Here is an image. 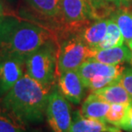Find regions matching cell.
Listing matches in <instances>:
<instances>
[{"mask_svg":"<svg viewBox=\"0 0 132 132\" xmlns=\"http://www.w3.org/2000/svg\"><path fill=\"white\" fill-rule=\"evenodd\" d=\"M51 39L55 33L46 27L15 16L0 17V59L8 56L26 58Z\"/></svg>","mask_w":132,"mask_h":132,"instance_id":"1","label":"cell"},{"mask_svg":"<svg viewBox=\"0 0 132 132\" xmlns=\"http://www.w3.org/2000/svg\"><path fill=\"white\" fill-rule=\"evenodd\" d=\"M50 89L27 73L2 98L5 113L21 123H38L46 116Z\"/></svg>","mask_w":132,"mask_h":132,"instance_id":"2","label":"cell"},{"mask_svg":"<svg viewBox=\"0 0 132 132\" xmlns=\"http://www.w3.org/2000/svg\"><path fill=\"white\" fill-rule=\"evenodd\" d=\"M57 40L51 39L26 58L25 70L27 75L51 90L57 73Z\"/></svg>","mask_w":132,"mask_h":132,"instance_id":"3","label":"cell"},{"mask_svg":"<svg viewBox=\"0 0 132 132\" xmlns=\"http://www.w3.org/2000/svg\"><path fill=\"white\" fill-rule=\"evenodd\" d=\"M63 28L61 36L78 34L84 27L100 19L89 0H61Z\"/></svg>","mask_w":132,"mask_h":132,"instance_id":"4","label":"cell"},{"mask_svg":"<svg viewBox=\"0 0 132 132\" xmlns=\"http://www.w3.org/2000/svg\"><path fill=\"white\" fill-rule=\"evenodd\" d=\"M95 50L89 48L77 34L63 38L59 44L57 73L77 70L86 60L92 58Z\"/></svg>","mask_w":132,"mask_h":132,"instance_id":"5","label":"cell"},{"mask_svg":"<svg viewBox=\"0 0 132 132\" xmlns=\"http://www.w3.org/2000/svg\"><path fill=\"white\" fill-rule=\"evenodd\" d=\"M72 109L60 90L50 92L46 108V119L53 132H69L72 122Z\"/></svg>","mask_w":132,"mask_h":132,"instance_id":"6","label":"cell"},{"mask_svg":"<svg viewBox=\"0 0 132 132\" xmlns=\"http://www.w3.org/2000/svg\"><path fill=\"white\" fill-rule=\"evenodd\" d=\"M25 60L16 56L0 59V96L3 98L23 77Z\"/></svg>","mask_w":132,"mask_h":132,"instance_id":"7","label":"cell"},{"mask_svg":"<svg viewBox=\"0 0 132 132\" xmlns=\"http://www.w3.org/2000/svg\"><path fill=\"white\" fill-rule=\"evenodd\" d=\"M38 18L56 25L61 33L63 28L61 0H24ZM60 33V34H61Z\"/></svg>","mask_w":132,"mask_h":132,"instance_id":"8","label":"cell"},{"mask_svg":"<svg viewBox=\"0 0 132 132\" xmlns=\"http://www.w3.org/2000/svg\"><path fill=\"white\" fill-rule=\"evenodd\" d=\"M86 86L77 70L63 72L58 76V89L70 102L78 105L82 102Z\"/></svg>","mask_w":132,"mask_h":132,"instance_id":"9","label":"cell"},{"mask_svg":"<svg viewBox=\"0 0 132 132\" xmlns=\"http://www.w3.org/2000/svg\"><path fill=\"white\" fill-rule=\"evenodd\" d=\"M123 69L125 67L121 65H108L95 61L93 58H89L81 64L77 69V72L83 83L87 86L89 80L95 76L102 75L118 79L122 74Z\"/></svg>","mask_w":132,"mask_h":132,"instance_id":"10","label":"cell"},{"mask_svg":"<svg viewBox=\"0 0 132 132\" xmlns=\"http://www.w3.org/2000/svg\"><path fill=\"white\" fill-rule=\"evenodd\" d=\"M69 132H120L119 127L109 126L102 120L83 117L79 112H76Z\"/></svg>","mask_w":132,"mask_h":132,"instance_id":"11","label":"cell"},{"mask_svg":"<svg viewBox=\"0 0 132 132\" xmlns=\"http://www.w3.org/2000/svg\"><path fill=\"white\" fill-rule=\"evenodd\" d=\"M108 24V19H98L84 27L77 35L79 36L89 48L96 50L106 34Z\"/></svg>","mask_w":132,"mask_h":132,"instance_id":"12","label":"cell"},{"mask_svg":"<svg viewBox=\"0 0 132 132\" xmlns=\"http://www.w3.org/2000/svg\"><path fill=\"white\" fill-rule=\"evenodd\" d=\"M92 58L108 65H121L125 62H130V50L125 44L113 48L96 50H95V54Z\"/></svg>","mask_w":132,"mask_h":132,"instance_id":"13","label":"cell"},{"mask_svg":"<svg viewBox=\"0 0 132 132\" xmlns=\"http://www.w3.org/2000/svg\"><path fill=\"white\" fill-rule=\"evenodd\" d=\"M110 105L111 104L92 92L83 102L79 113L85 118L106 122V115L109 110Z\"/></svg>","mask_w":132,"mask_h":132,"instance_id":"14","label":"cell"},{"mask_svg":"<svg viewBox=\"0 0 132 132\" xmlns=\"http://www.w3.org/2000/svg\"><path fill=\"white\" fill-rule=\"evenodd\" d=\"M102 100L109 104H129L131 103V99L128 92L119 83V79L114 81L109 85L102 89L92 91Z\"/></svg>","mask_w":132,"mask_h":132,"instance_id":"15","label":"cell"},{"mask_svg":"<svg viewBox=\"0 0 132 132\" xmlns=\"http://www.w3.org/2000/svg\"><path fill=\"white\" fill-rule=\"evenodd\" d=\"M111 19H113L119 27L125 43L128 45L132 41V11L125 8H119L111 14Z\"/></svg>","mask_w":132,"mask_h":132,"instance_id":"16","label":"cell"},{"mask_svg":"<svg viewBox=\"0 0 132 132\" xmlns=\"http://www.w3.org/2000/svg\"><path fill=\"white\" fill-rule=\"evenodd\" d=\"M123 44H125V39H123L119 27H118L116 22L113 19H108L106 34L102 41V43L99 44L97 50L113 48L123 45Z\"/></svg>","mask_w":132,"mask_h":132,"instance_id":"17","label":"cell"},{"mask_svg":"<svg viewBox=\"0 0 132 132\" xmlns=\"http://www.w3.org/2000/svg\"><path fill=\"white\" fill-rule=\"evenodd\" d=\"M129 105H126V104H111L108 113L106 115V122L112 125L119 127L125 116Z\"/></svg>","mask_w":132,"mask_h":132,"instance_id":"18","label":"cell"},{"mask_svg":"<svg viewBox=\"0 0 132 132\" xmlns=\"http://www.w3.org/2000/svg\"><path fill=\"white\" fill-rule=\"evenodd\" d=\"M6 113L0 115V132H25L21 125Z\"/></svg>","mask_w":132,"mask_h":132,"instance_id":"19","label":"cell"},{"mask_svg":"<svg viewBox=\"0 0 132 132\" xmlns=\"http://www.w3.org/2000/svg\"><path fill=\"white\" fill-rule=\"evenodd\" d=\"M119 79V78H118ZM118 79H115L111 77H106V76H95L89 80V82L87 85L86 88L91 89V91L97 90V89H102L104 87L109 85L110 84L113 83L114 81H116Z\"/></svg>","mask_w":132,"mask_h":132,"instance_id":"20","label":"cell"},{"mask_svg":"<svg viewBox=\"0 0 132 132\" xmlns=\"http://www.w3.org/2000/svg\"><path fill=\"white\" fill-rule=\"evenodd\" d=\"M119 83L123 86L130 95L132 102V68H125L119 78Z\"/></svg>","mask_w":132,"mask_h":132,"instance_id":"21","label":"cell"},{"mask_svg":"<svg viewBox=\"0 0 132 132\" xmlns=\"http://www.w3.org/2000/svg\"><path fill=\"white\" fill-rule=\"evenodd\" d=\"M89 1L96 10L97 15L100 19L105 18L109 14H112L110 13L111 9L109 7L110 4L106 2V0H89Z\"/></svg>","mask_w":132,"mask_h":132,"instance_id":"22","label":"cell"},{"mask_svg":"<svg viewBox=\"0 0 132 132\" xmlns=\"http://www.w3.org/2000/svg\"><path fill=\"white\" fill-rule=\"evenodd\" d=\"M119 128L128 132H132V102L128 106L125 116L123 118Z\"/></svg>","mask_w":132,"mask_h":132,"instance_id":"23","label":"cell"},{"mask_svg":"<svg viewBox=\"0 0 132 132\" xmlns=\"http://www.w3.org/2000/svg\"><path fill=\"white\" fill-rule=\"evenodd\" d=\"M110 4H113L119 8H126L131 4L132 0H106Z\"/></svg>","mask_w":132,"mask_h":132,"instance_id":"24","label":"cell"},{"mask_svg":"<svg viewBox=\"0 0 132 132\" xmlns=\"http://www.w3.org/2000/svg\"><path fill=\"white\" fill-rule=\"evenodd\" d=\"M128 46L129 48H130V66L132 67V41L130 42V44H128Z\"/></svg>","mask_w":132,"mask_h":132,"instance_id":"25","label":"cell"},{"mask_svg":"<svg viewBox=\"0 0 132 132\" xmlns=\"http://www.w3.org/2000/svg\"><path fill=\"white\" fill-rule=\"evenodd\" d=\"M3 15H4V6H3V4L0 0V17Z\"/></svg>","mask_w":132,"mask_h":132,"instance_id":"26","label":"cell"},{"mask_svg":"<svg viewBox=\"0 0 132 132\" xmlns=\"http://www.w3.org/2000/svg\"><path fill=\"white\" fill-rule=\"evenodd\" d=\"M4 113L5 112L4 110V108H3V105H2V98H1V96H0V115Z\"/></svg>","mask_w":132,"mask_h":132,"instance_id":"27","label":"cell"}]
</instances>
